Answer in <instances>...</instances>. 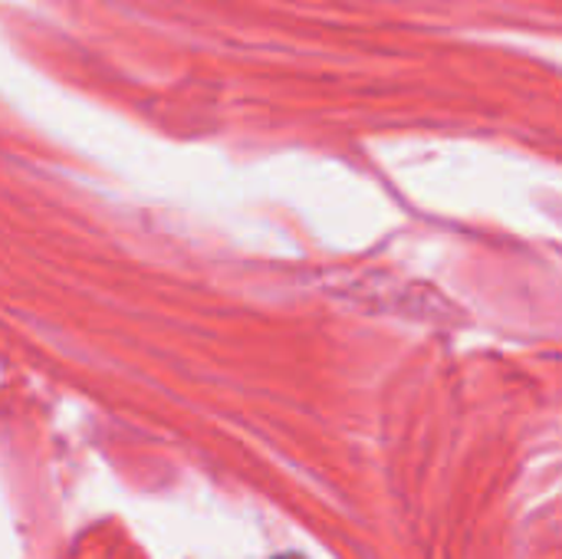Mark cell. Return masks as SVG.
Masks as SVG:
<instances>
[{
	"mask_svg": "<svg viewBox=\"0 0 562 559\" xmlns=\"http://www.w3.org/2000/svg\"><path fill=\"white\" fill-rule=\"evenodd\" d=\"M277 559H300V557H293V554H290V557H277Z\"/></svg>",
	"mask_w": 562,
	"mask_h": 559,
	"instance_id": "obj_1",
	"label": "cell"
}]
</instances>
